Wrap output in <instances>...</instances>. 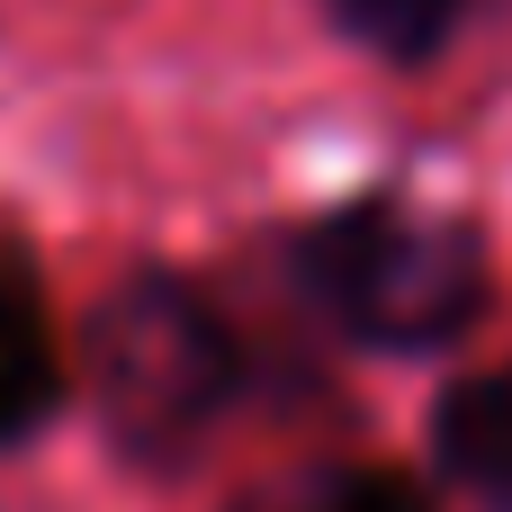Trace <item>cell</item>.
Instances as JSON below:
<instances>
[{
	"label": "cell",
	"mask_w": 512,
	"mask_h": 512,
	"mask_svg": "<svg viewBox=\"0 0 512 512\" xmlns=\"http://www.w3.org/2000/svg\"><path fill=\"white\" fill-rule=\"evenodd\" d=\"M297 279L369 351H450L486 315V234L459 207L351 198L297 234Z\"/></svg>",
	"instance_id": "obj_1"
},
{
	"label": "cell",
	"mask_w": 512,
	"mask_h": 512,
	"mask_svg": "<svg viewBox=\"0 0 512 512\" xmlns=\"http://www.w3.org/2000/svg\"><path fill=\"white\" fill-rule=\"evenodd\" d=\"M81 387L99 405V432L144 459L171 468L189 459L216 414L243 387V342L234 324L171 270H135L126 288H108L81 324Z\"/></svg>",
	"instance_id": "obj_2"
},
{
	"label": "cell",
	"mask_w": 512,
	"mask_h": 512,
	"mask_svg": "<svg viewBox=\"0 0 512 512\" xmlns=\"http://www.w3.org/2000/svg\"><path fill=\"white\" fill-rule=\"evenodd\" d=\"M54 405H63V342H54L36 261L0 225V450L27 441V432H45Z\"/></svg>",
	"instance_id": "obj_3"
},
{
	"label": "cell",
	"mask_w": 512,
	"mask_h": 512,
	"mask_svg": "<svg viewBox=\"0 0 512 512\" xmlns=\"http://www.w3.org/2000/svg\"><path fill=\"white\" fill-rule=\"evenodd\" d=\"M432 450L450 486H468L486 512H512V369H477L432 405Z\"/></svg>",
	"instance_id": "obj_4"
},
{
	"label": "cell",
	"mask_w": 512,
	"mask_h": 512,
	"mask_svg": "<svg viewBox=\"0 0 512 512\" xmlns=\"http://www.w3.org/2000/svg\"><path fill=\"white\" fill-rule=\"evenodd\" d=\"M459 9H468V0H324V18H333L351 45H369L378 63H432V54L450 45Z\"/></svg>",
	"instance_id": "obj_5"
},
{
	"label": "cell",
	"mask_w": 512,
	"mask_h": 512,
	"mask_svg": "<svg viewBox=\"0 0 512 512\" xmlns=\"http://www.w3.org/2000/svg\"><path fill=\"white\" fill-rule=\"evenodd\" d=\"M243 512H432V504L387 468H324V477H297V486H279Z\"/></svg>",
	"instance_id": "obj_6"
}]
</instances>
